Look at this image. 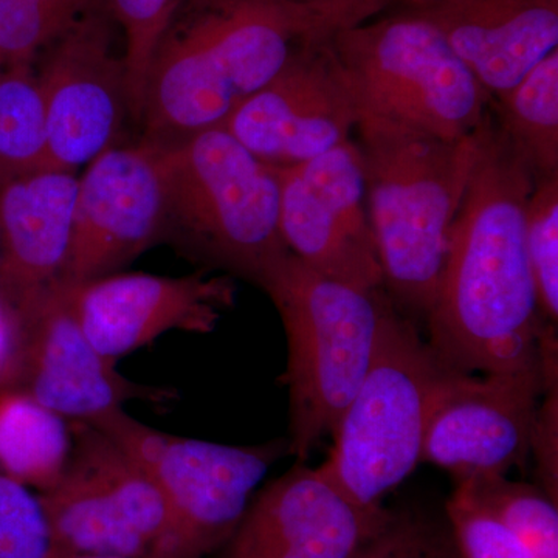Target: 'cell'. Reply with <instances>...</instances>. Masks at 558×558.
I'll list each match as a JSON object with an SVG mask.
<instances>
[{"label":"cell","mask_w":558,"mask_h":558,"mask_svg":"<svg viewBox=\"0 0 558 558\" xmlns=\"http://www.w3.org/2000/svg\"><path fill=\"white\" fill-rule=\"evenodd\" d=\"M535 178L490 112L427 318V343L447 371L543 373V318L529 267L526 207Z\"/></svg>","instance_id":"6da1fadb"},{"label":"cell","mask_w":558,"mask_h":558,"mask_svg":"<svg viewBox=\"0 0 558 558\" xmlns=\"http://www.w3.org/2000/svg\"><path fill=\"white\" fill-rule=\"evenodd\" d=\"M336 28L301 0L183 3L150 60L140 123L167 146L222 126L293 54Z\"/></svg>","instance_id":"7a4b0ae2"},{"label":"cell","mask_w":558,"mask_h":558,"mask_svg":"<svg viewBox=\"0 0 558 558\" xmlns=\"http://www.w3.org/2000/svg\"><path fill=\"white\" fill-rule=\"evenodd\" d=\"M355 134L385 290L400 312L425 319L478 156L480 130L444 140L360 113Z\"/></svg>","instance_id":"3957f363"},{"label":"cell","mask_w":558,"mask_h":558,"mask_svg":"<svg viewBox=\"0 0 558 558\" xmlns=\"http://www.w3.org/2000/svg\"><path fill=\"white\" fill-rule=\"evenodd\" d=\"M260 289L277 307L288 366L289 450L304 462L333 428L368 373L395 303L387 290H363L312 270L289 253Z\"/></svg>","instance_id":"277c9868"},{"label":"cell","mask_w":558,"mask_h":558,"mask_svg":"<svg viewBox=\"0 0 558 558\" xmlns=\"http://www.w3.org/2000/svg\"><path fill=\"white\" fill-rule=\"evenodd\" d=\"M163 167L161 238L209 269L260 288L290 253L275 167L220 126L163 146Z\"/></svg>","instance_id":"5b68a950"},{"label":"cell","mask_w":558,"mask_h":558,"mask_svg":"<svg viewBox=\"0 0 558 558\" xmlns=\"http://www.w3.org/2000/svg\"><path fill=\"white\" fill-rule=\"evenodd\" d=\"M357 102L379 117L444 140L469 137L490 94L432 22L416 11L371 20L330 36Z\"/></svg>","instance_id":"8992f818"},{"label":"cell","mask_w":558,"mask_h":558,"mask_svg":"<svg viewBox=\"0 0 558 558\" xmlns=\"http://www.w3.org/2000/svg\"><path fill=\"white\" fill-rule=\"evenodd\" d=\"M442 371L413 319L398 307L389 312L368 373L337 422L322 464L352 501L381 506L421 464Z\"/></svg>","instance_id":"52a82bcc"},{"label":"cell","mask_w":558,"mask_h":558,"mask_svg":"<svg viewBox=\"0 0 558 558\" xmlns=\"http://www.w3.org/2000/svg\"><path fill=\"white\" fill-rule=\"evenodd\" d=\"M148 473L170 510L160 558H205L226 545L271 465L290 454L288 438L231 446L183 438L120 410L95 424Z\"/></svg>","instance_id":"ba28073f"},{"label":"cell","mask_w":558,"mask_h":558,"mask_svg":"<svg viewBox=\"0 0 558 558\" xmlns=\"http://www.w3.org/2000/svg\"><path fill=\"white\" fill-rule=\"evenodd\" d=\"M60 481L39 495L57 556H149L170 531V510L142 465L108 433L70 422Z\"/></svg>","instance_id":"9c48e42d"},{"label":"cell","mask_w":558,"mask_h":558,"mask_svg":"<svg viewBox=\"0 0 558 558\" xmlns=\"http://www.w3.org/2000/svg\"><path fill=\"white\" fill-rule=\"evenodd\" d=\"M275 170L279 223L289 252L312 270L343 284L385 289L355 140L315 159Z\"/></svg>","instance_id":"30bf717a"},{"label":"cell","mask_w":558,"mask_h":558,"mask_svg":"<svg viewBox=\"0 0 558 558\" xmlns=\"http://www.w3.org/2000/svg\"><path fill=\"white\" fill-rule=\"evenodd\" d=\"M543 373L442 371L429 409L421 462L447 470L454 484L508 476L532 457Z\"/></svg>","instance_id":"8fae6325"},{"label":"cell","mask_w":558,"mask_h":558,"mask_svg":"<svg viewBox=\"0 0 558 558\" xmlns=\"http://www.w3.org/2000/svg\"><path fill=\"white\" fill-rule=\"evenodd\" d=\"M105 0L43 51L49 148L44 170L76 172L112 148L130 113L126 65Z\"/></svg>","instance_id":"7c38bea8"},{"label":"cell","mask_w":558,"mask_h":558,"mask_svg":"<svg viewBox=\"0 0 558 558\" xmlns=\"http://www.w3.org/2000/svg\"><path fill=\"white\" fill-rule=\"evenodd\" d=\"M357 121V102L329 36L301 47L220 128L264 163L284 168L351 142Z\"/></svg>","instance_id":"4fadbf2b"},{"label":"cell","mask_w":558,"mask_h":558,"mask_svg":"<svg viewBox=\"0 0 558 558\" xmlns=\"http://www.w3.org/2000/svg\"><path fill=\"white\" fill-rule=\"evenodd\" d=\"M165 220L163 146L105 150L78 178L72 242L61 286L108 277L159 238Z\"/></svg>","instance_id":"5bb4252c"},{"label":"cell","mask_w":558,"mask_h":558,"mask_svg":"<svg viewBox=\"0 0 558 558\" xmlns=\"http://www.w3.org/2000/svg\"><path fill=\"white\" fill-rule=\"evenodd\" d=\"M392 517L352 501L322 465L296 462L252 498L223 558H354Z\"/></svg>","instance_id":"9a60e30c"},{"label":"cell","mask_w":558,"mask_h":558,"mask_svg":"<svg viewBox=\"0 0 558 558\" xmlns=\"http://www.w3.org/2000/svg\"><path fill=\"white\" fill-rule=\"evenodd\" d=\"M62 289L87 339L113 360L172 330L213 332L236 301L233 278L207 271L186 277L112 274Z\"/></svg>","instance_id":"2e32d148"},{"label":"cell","mask_w":558,"mask_h":558,"mask_svg":"<svg viewBox=\"0 0 558 558\" xmlns=\"http://www.w3.org/2000/svg\"><path fill=\"white\" fill-rule=\"evenodd\" d=\"M21 374L14 388L65 421L95 425L131 400L167 402L174 396L123 376L117 360L87 339L60 284L21 318Z\"/></svg>","instance_id":"e0dca14e"},{"label":"cell","mask_w":558,"mask_h":558,"mask_svg":"<svg viewBox=\"0 0 558 558\" xmlns=\"http://www.w3.org/2000/svg\"><path fill=\"white\" fill-rule=\"evenodd\" d=\"M78 175L38 170L0 183V296L20 319L51 289L68 263Z\"/></svg>","instance_id":"ac0fdd59"},{"label":"cell","mask_w":558,"mask_h":558,"mask_svg":"<svg viewBox=\"0 0 558 558\" xmlns=\"http://www.w3.org/2000/svg\"><path fill=\"white\" fill-rule=\"evenodd\" d=\"M432 22L490 95L558 49V0H433Z\"/></svg>","instance_id":"d6986e66"},{"label":"cell","mask_w":558,"mask_h":558,"mask_svg":"<svg viewBox=\"0 0 558 558\" xmlns=\"http://www.w3.org/2000/svg\"><path fill=\"white\" fill-rule=\"evenodd\" d=\"M70 450L69 421L24 389H0V469L7 475L43 494L60 481Z\"/></svg>","instance_id":"ffe728a7"},{"label":"cell","mask_w":558,"mask_h":558,"mask_svg":"<svg viewBox=\"0 0 558 558\" xmlns=\"http://www.w3.org/2000/svg\"><path fill=\"white\" fill-rule=\"evenodd\" d=\"M488 112L535 180L558 175V49L509 89L490 95Z\"/></svg>","instance_id":"44dd1931"},{"label":"cell","mask_w":558,"mask_h":558,"mask_svg":"<svg viewBox=\"0 0 558 558\" xmlns=\"http://www.w3.org/2000/svg\"><path fill=\"white\" fill-rule=\"evenodd\" d=\"M49 124L43 87L32 64L0 70V183L44 170Z\"/></svg>","instance_id":"7402d4cb"},{"label":"cell","mask_w":558,"mask_h":558,"mask_svg":"<svg viewBox=\"0 0 558 558\" xmlns=\"http://www.w3.org/2000/svg\"><path fill=\"white\" fill-rule=\"evenodd\" d=\"M470 497L494 513L527 546L535 558H558L557 499L543 488L510 481L508 476H483L462 481Z\"/></svg>","instance_id":"603a6c76"},{"label":"cell","mask_w":558,"mask_h":558,"mask_svg":"<svg viewBox=\"0 0 558 558\" xmlns=\"http://www.w3.org/2000/svg\"><path fill=\"white\" fill-rule=\"evenodd\" d=\"M100 0H0V61L32 64Z\"/></svg>","instance_id":"cb8c5ba5"},{"label":"cell","mask_w":558,"mask_h":558,"mask_svg":"<svg viewBox=\"0 0 558 558\" xmlns=\"http://www.w3.org/2000/svg\"><path fill=\"white\" fill-rule=\"evenodd\" d=\"M110 16L124 35L130 116L140 121L146 76L154 51L168 31L180 0H105Z\"/></svg>","instance_id":"d4e9b609"},{"label":"cell","mask_w":558,"mask_h":558,"mask_svg":"<svg viewBox=\"0 0 558 558\" xmlns=\"http://www.w3.org/2000/svg\"><path fill=\"white\" fill-rule=\"evenodd\" d=\"M526 252L539 311L558 319V175L535 180L526 207Z\"/></svg>","instance_id":"484cf974"},{"label":"cell","mask_w":558,"mask_h":558,"mask_svg":"<svg viewBox=\"0 0 558 558\" xmlns=\"http://www.w3.org/2000/svg\"><path fill=\"white\" fill-rule=\"evenodd\" d=\"M0 558H57L39 495L0 469Z\"/></svg>","instance_id":"4316f807"},{"label":"cell","mask_w":558,"mask_h":558,"mask_svg":"<svg viewBox=\"0 0 558 558\" xmlns=\"http://www.w3.org/2000/svg\"><path fill=\"white\" fill-rule=\"evenodd\" d=\"M447 519L462 558H535L527 546L494 513L454 487Z\"/></svg>","instance_id":"83f0119b"},{"label":"cell","mask_w":558,"mask_h":558,"mask_svg":"<svg viewBox=\"0 0 558 558\" xmlns=\"http://www.w3.org/2000/svg\"><path fill=\"white\" fill-rule=\"evenodd\" d=\"M354 558H462L449 526L416 515H398Z\"/></svg>","instance_id":"f1b7e54d"},{"label":"cell","mask_w":558,"mask_h":558,"mask_svg":"<svg viewBox=\"0 0 558 558\" xmlns=\"http://www.w3.org/2000/svg\"><path fill=\"white\" fill-rule=\"evenodd\" d=\"M21 363V319L13 307L0 296V389L16 387Z\"/></svg>","instance_id":"f546056e"},{"label":"cell","mask_w":558,"mask_h":558,"mask_svg":"<svg viewBox=\"0 0 558 558\" xmlns=\"http://www.w3.org/2000/svg\"><path fill=\"white\" fill-rule=\"evenodd\" d=\"M317 11L336 32L355 27L377 16L391 5L392 0H301Z\"/></svg>","instance_id":"4dcf8cb0"},{"label":"cell","mask_w":558,"mask_h":558,"mask_svg":"<svg viewBox=\"0 0 558 558\" xmlns=\"http://www.w3.org/2000/svg\"><path fill=\"white\" fill-rule=\"evenodd\" d=\"M400 2L403 3L405 10H418L422 9V7L428 5L433 0H400Z\"/></svg>","instance_id":"1f68e13d"},{"label":"cell","mask_w":558,"mask_h":558,"mask_svg":"<svg viewBox=\"0 0 558 558\" xmlns=\"http://www.w3.org/2000/svg\"><path fill=\"white\" fill-rule=\"evenodd\" d=\"M57 558H128V557H113V556H78V554H60ZM142 558H159L149 554V556Z\"/></svg>","instance_id":"d6a6232c"},{"label":"cell","mask_w":558,"mask_h":558,"mask_svg":"<svg viewBox=\"0 0 558 558\" xmlns=\"http://www.w3.org/2000/svg\"><path fill=\"white\" fill-rule=\"evenodd\" d=\"M190 2H196V0H180L179 9H180V7L183 5V3H190Z\"/></svg>","instance_id":"836d02e7"},{"label":"cell","mask_w":558,"mask_h":558,"mask_svg":"<svg viewBox=\"0 0 558 558\" xmlns=\"http://www.w3.org/2000/svg\"><path fill=\"white\" fill-rule=\"evenodd\" d=\"M3 69V64H2V61H0V70Z\"/></svg>","instance_id":"e575fe53"}]
</instances>
